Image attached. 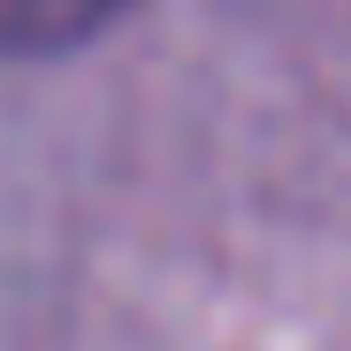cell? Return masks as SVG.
<instances>
[{
	"label": "cell",
	"instance_id": "1",
	"mask_svg": "<svg viewBox=\"0 0 351 351\" xmlns=\"http://www.w3.org/2000/svg\"><path fill=\"white\" fill-rule=\"evenodd\" d=\"M123 0H0L8 16V38L23 46H62V38H84L92 23H107Z\"/></svg>",
	"mask_w": 351,
	"mask_h": 351
}]
</instances>
